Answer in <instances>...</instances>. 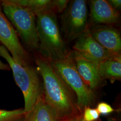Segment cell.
Segmentation results:
<instances>
[{
	"mask_svg": "<svg viewBox=\"0 0 121 121\" xmlns=\"http://www.w3.org/2000/svg\"><path fill=\"white\" fill-rule=\"evenodd\" d=\"M35 60L43 79L44 99L57 121L82 113L78 107L73 91L55 71L50 61L40 54L35 56Z\"/></svg>",
	"mask_w": 121,
	"mask_h": 121,
	"instance_id": "obj_1",
	"label": "cell"
},
{
	"mask_svg": "<svg viewBox=\"0 0 121 121\" xmlns=\"http://www.w3.org/2000/svg\"><path fill=\"white\" fill-rule=\"evenodd\" d=\"M35 16L40 55L50 62L68 58L71 51L60 33L56 14L48 9Z\"/></svg>",
	"mask_w": 121,
	"mask_h": 121,
	"instance_id": "obj_2",
	"label": "cell"
},
{
	"mask_svg": "<svg viewBox=\"0 0 121 121\" xmlns=\"http://www.w3.org/2000/svg\"><path fill=\"white\" fill-rule=\"evenodd\" d=\"M0 56L7 62L15 82L22 91L24 99V110L30 111L43 93V84L38 73L30 65L22 66L16 63L2 45H0Z\"/></svg>",
	"mask_w": 121,
	"mask_h": 121,
	"instance_id": "obj_3",
	"label": "cell"
},
{
	"mask_svg": "<svg viewBox=\"0 0 121 121\" xmlns=\"http://www.w3.org/2000/svg\"><path fill=\"white\" fill-rule=\"evenodd\" d=\"M1 5L5 16L26 46L31 50L38 49L39 39L35 14L13 0H2Z\"/></svg>",
	"mask_w": 121,
	"mask_h": 121,
	"instance_id": "obj_4",
	"label": "cell"
},
{
	"mask_svg": "<svg viewBox=\"0 0 121 121\" xmlns=\"http://www.w3.org/2000/svg\"><path fill=\"white\" fill-rule=\"evenodd\" d=\"M50 62L55 71L73 91L79 109L82 112L86 107H92L95 103V93L90 90L82 81L70 54L65 59Z\"/></svg>",
	"mask_w": 121,
	"mask_h": 121,
	"instance_id": "obj_5",
	"label": "cell"
},
{
	"mask_svg": "<svg viewBox=\"0 0 121 121\" xmlns=\"http://www.w3.org/2000/svg\"><path fill=\"white\" fill-rule=\"evenodd\" d=\"M61 15V30L64 39L71 41L76 39L88 28L89 12L86 1H69Z\"/></svg>",
	"mask_w": 121,
	"mask_h": 121,
	"instance_id": "obj_6",
	"label": "cell"
},
{
	"mask_svg": "<svg viewBox=\"0 0 121 121\" xmlns=\"http://www.w3.org/2000/svg\"><path fill=\"white\" fill-rule=\"evenodd\" d=\"M0 43L7 49L13 60L22 66L30 65V56L22 46L17 33L3 12L0 1Z\"/></svg>",
	"mask_w": 121,
	"mask_h": 121,
	"instance_id": "obj_7",
	"label": "cell"
},
{
	"mask_svg": "<svg viewBox=\"0 0 121 121\" xmlns=\"http://www.w3.org/2000/svg\"><path fill=\"white\" fill-rule=\"evenodd\" d=\"M76 39L73 50L97 65L106 59L121 55L112 53L102 47L92 37L88 28Z\"/></svg>",
	"mask_w": 121,
	"mask_h": 121,
	"instance_id": "obj_8",
	"label": "cell"
},
{
	"mask_svg": "<svg viewBox=\"0 0 121 121\" xmlns=\"http://www.w3.org/2000/svg\"><path fill=\"white\" fill-rule=\"evenodd\" d=\"M76 69L85 84L95 93L104 84V80L99 75L98 65L86 59L78 52L71 51Z\"/></svg>",
	"mask_w": 121,
	"mask_h": 121,
	"instance_id": "obj_9",
	"label": "cell"
},
{
	"mask_svg": "<svg viewBox=\"0 0 121 121\" xmlns=\"http://www.w3.org/2000/svg\"><path fill=\"white\" fill-rule=\"evenodd\" d=\"M88 30L92 37L102 47L112 53L121 54V34L114 25L91 26Z\"/></svg>",
	"mask_w": 121,
	"mask_h": 121,
	"instance_id": "obj_10",
	"label": "cell"
},
{
	"mask_svg": "<svg viewBox=\"0 0 121 121\" xmlns=\"http://www.w3.org/2000/svg\"><path fill=\"white\" fill-rule=\"evenodd\" d=\"M120 12L106 0L90 1L88 27L97 25H114L119 22Z\"/></svg>",
	"mask_w": 121,
	"mask_h": 121,
	"instance_id": "obj_11",
	"label": "cell"
},
{
	"mask_svg": "<svg viewBox=\"0 0 121 121\" xmlns=\"http://www.w3.org/2000/svg\"><path fill=\"white\" fill-rule=\"evenodd\" d=\"M100 77L112 83L121 80V56L118 55L101 62L98 65Z\"/></svg>",
	"mask_w": 121,
	"mask_h": 121,
	"instance_id": "obj_12",
	"label": "cell"
},
{
	"mask_svg": "<svg viewBox=\"0 0 121 121\" xmlns=\"http://www.w3.org/2000/svg\"><path fill=\"white\" fill-rule=\"evenodd\" d=\"M23 121H58L55 114L41 95L34 107L25 112Z\"/></svg>",
	"mask_w": 121,
	"mask_h": 121,
	"instance_id": "obj_13",
	"label": "cell"
},
{
	"mask_svg": "<svg viewBox=\"0 0 121 121\" xmlns=\"http://www.w3.org/2000/svg\"><path fill=\"white\" fill-rule=\"evenodd\" d=\"M16 4L28 9L36 15L38 13L51 9V0H13Z\"/></svg>",
	"mask_w": 121,
	"mask_h": 121,
	"instance_id": "obj_14",
	"label": "cell"
},
{
	"mask_svg": "<svg viewBox=\"0 0 121 121\" xmlns=\"http://www.w3.org/2000/svg\"><path fill=\"white\" fill-rule=\"evenodd\" d=\"M25 114L23 108L13 110L0 108V121H23Z\"/></svg>",
	"mask_w": 121,
	"mask_h": 121,
	"instance_id": "obj_15",
	"label": "cell"
},
{
	"mask_svg": "<svg viewBox=\"0 0 121 121\" xmlns=\"http://www.w3.org/2000/svg\"><path fill=\"white\" fill-rule=\"evenodd\" d=\"M100 114L96 108L86 107L82 111V117L85 121H97Z\"/></svg>",
	"mask_w": 121,
	"mask_h": 121,
	"instance_id": "obj_16",
	"label": "cell"
},
{
	"mask_svg": "<svg viewBox=\"0 0 121 121\" xmlns=\"http://www.w3.org/2000/svg\"><path fill=\"white\" fill-rule=\"evenodd\" d=\"M69 1L68 0H52L51 9L56 14L63 13L67 7Z\"/></svg>",
	"mask_w": 121,
	"mask_h": 121,
	"instance_id": "obj_17",
	"label": "cell"
},
{
	"mask_svg": "<svg viewBox=\"0 0 121 121\" xmlns=\"http://www.w3.org/2000/svg\"><path fill=\"white\" fill-rule=\"evenodd\" d=\"M95 108L100 115H108L117 111V109H114L110 104L104 102H100L99 103Z\"/></svg>",
	"mask_w": 121,
	"mask_h": 121,
	"instance_id": "obj_18",
	"label": "cell"
},
{
	"mask_svg": "<svg viewBox=\"0 0 121 121\" xmlns=\"http://www.w3.org/2000/svg\"><path fill=\"white\" fill-rule=\"evenodd\" d=\"M107 1L113 8L120 12L121 9V0H108Z\"/></svg>",
	"mask_w": 121,
	"mask_h": 121,
	"instance_id": "obj_19",
	"label": "cell"
},
{
	"mask_svg": "<svg viewBox=\"0 0 121 121\" xmlns=\"http://www.w3.org/2000/svg\"><path fill=\"white\" fill-rule=\"evenodd\" d=\"M58 121H85L84 120L82 117V112L81 113L78 114L73 116L72 117H70L69 118H67L62 120Z\"/></svg>",
	"mask_w": 121,
	"mask_h": 121,
	"instance_id": "obj_20",
	"label": "cell"
},
{
	"mask_svg": "<svg viewBox=\"0 0 121 121\" xmlns=\"http://www.w3.org/2000/svg\"><path fill=\"white\" fill-rule=\"evenodd\" d=\"M1 45L0 43V45ZM10 69L8 64H5L0 60V70H9Z\"/></svg>",
	"mask_w": 121,
	"mask_h": 121,
	"instance_id": "obj_21",
	"label": "cell"
},
{
	"mask_svg": "<svg viewBox=\"0 0 121 121\" xmlns=\"http://www.w3.org/2000/svg\"><path fill=\"white\" fill-rule=\"evenodd\" d=\"M119 121V120H118L117 119H116V118H109L108 120V121Z\"/></svg>",
	"mask_w": 121,
	"mask_h": 121,
	"instance_id": "obj_22",
	"label": "cell"
}]
</instances>
